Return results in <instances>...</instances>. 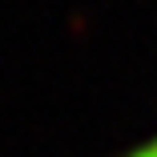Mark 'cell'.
<instances>
[{
	"instance_id": "obj_1",
	"label": "cell",
	"mask_w": 157,
	"mask_h": 157,
	"mask_svg": "<svg viewBox=\"0 0 157 157\" xmlns=\"http://www.w3.org/2000/svg\"><path fill=\"white\" fill-rule=\"evenodd\" d=\"M125 157H157V137L153 141H145L141 149H133V153H125Z\"/></svg>"
}]
</instances>
